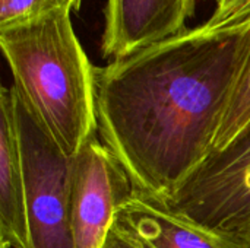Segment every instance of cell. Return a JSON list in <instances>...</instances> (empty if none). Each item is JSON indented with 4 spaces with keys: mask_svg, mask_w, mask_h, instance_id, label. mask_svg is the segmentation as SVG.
<instances>
[{
    "mask_svg": "<svg viewBox=\"0 0 250 248\" xmlns=\"http://www.w3.org/2000/svg\"><path fill=\"white\" fill-rule=\"evenodd\" d=\"M196 0H107L101 56L127 57L188 29Z\"/></svg>",
    "mask_w": 250,
    "mask_h": 248,
    "instance_id": "8992f818",
    "label": "cell"
},
{
    "mask_svg": "<svg viewBox=\"0 0 250 248\" xmlns=\"http://www.w3.org/2000/svg\"><path fill=\"white\" fill-rule=\"evenodd\" d=\"M163 202L211 232H229L250 222V121Z\"/></svg>",
    "mask_w": 250,
    "mask_h": 248,
    "instance_id": "3957f363",
    "label": "cell"
},
{
    "mask_svg": "<svg viewBox=\"0 0 250 248\" xmlns=\"http://www.w3.org/2000/svg\"><path fill=\"white\" fill-rule=\"evenodd\" d=\"M15 98L32 248H75L69 205L72 158L47 136L16 92Z\"/></svg>",
    "mask_w": 250,
    "mask_h": 248,
    "instance_id": "277c9868",
    "label": "cell"
},
{
    "mask_svg": "<svg viewBox=\"0 0 250 248\" xmlns=\"http://www.w3.org/2000/svg\"><path fill=\"white\" fill-rule=\"evenodd\" d=\"M250 0H218L217 7L207 20L212 26H223L239 20L240 13Z\"/></svg>",
    "mask_w": 250,
    "mask_h": 248,
    "instance_id": "8fae6325",
    "label": "cell"
},
{
    "mask_svg": "<svg viewBox=\"0 0 250 248\" xmlns=\"http://www.w3.org/2000/svg\"><path fill=\"white\" fill-rule=\"evenodd\" d=\"M215 1H218V0H215Z\"/></svg>",
    "mask_w": 250,
    "mask_h": 248,
    "instance_id": "9a60e30c",
    "label": "cell"
},
{
    "mask_svg": "<svg viewBox=\"0 0 250 248\" xmlns=\"http://www.w3.org/2000/svg\"><path fill=\"white\" fill-rule=\"evenodd\" d=\"M135 187L111 151L97 137L70 161V227L75 248H101Z\"/></svg>",
    "mask_w": 250,
    "mask_h": 248,
    "instance_id": "5b68a950",
    "label": "cell"
},
{
    "mask_svg": "<svg viewBox=\"0 0 250 248\" xmlns=\"http://www.w3.org/2000/svg\"><path fill=\"white\" fill-rule=\"evenodd\" d=\"M249 53L248 16L97 67L100 140L136 191L167 200L209 156Z\"/></svg>",
    "mask_w": 250,
    "mask_h": 248,
    "instance_id": "6da1fadb",
    "label": "cell"
},
{
    "mask_svg": "<svg viewBox=\"0 0 250 248\" xmlns=\"http://www.w3.org/2000/svg\"><path fill=\"white\" fill-rule=\"evenodd\" d=\"M229 246V248H250V222L242 228L229 231V232H217Z\"/></svg>",
    "mask_w": 250,
    "mask_h": 248,
    "instance_id": "4fadbf2b",
    "label": "cell"
},
{
    "mask_svg": "<svg viewBox=\"0 0 250 248\" xmlns=\"http://www.w3.org/2000/svg\"><path fill=\"white\" fill-rule=\"evenodd\" d=\"M116 224L146 248H229L217 232L180 216L163 200L136 190L120 208Z\"/></svg>",
    "mask_w": 250,
    "mask_h": 248,
    "instance_id": "ba28073f",
    "label": "cell"
},
{
    "mask_svg": "<svg viewBox=\"0 0 250 248\" xmlns=\"http://www.w3.org/2000/svg\"><path fill=\"white\" fill-rule=\"evenodd\" d=\"M250 121V53L236 83L234 92L231 95L230 105L227 108L223 126L217 136L214 151H218L229 145L240 130Z\"/></svg>",
    "mask_w": 250,
    "mask_h": 248,
    "instance_id": "30bf717a",
    "label": "cell"
},
{
    "mask_svg": "<svg viewBox=\"0 0 250 248\" xmlns=\"http://www.w3.org/2000/svg\"><path fill=\"white\" fill-rule=\"evenodd\" d=\"M101 248H146L139 240H136L129 231L122 228L119 224L111 227Z\"/></svg>",
    "mask_w": 250,
    "mask_h": 248,
    "instance_id": "7c38bea8",
    "label": "cell"
},
{
    "mask_svg": "<svg viewBox=\"0 0 250 248\" xmlns=\"http://www.w3.org/2000/svg\"><path fill=\"white\" fill-rule=\"evenodd\" d=\"M248 16H250V1L249 4L243 9V12L240 13V16H239V20H242V19H245V18H248Z\"/></svg>",
    "mask_w": 250,
    "mask_h": 248,
    "instance_id": "5bb4252c",
    "label": "cell"
},
{
    "mask_svg": "<svg viewBox=\"0 0 250 248\" xmlns=\"http://www.w3.org/2000/svg\"><path fill=\"white\" fill-rule=\"evenodd\" d=\"M72 13L60 10L0 31L19 101L69 158L98 133L97 67L75 32Z\"/></svg>",
    "mask_w": 250,
    "mask_h": 248,
    "instance_id": "7a4b0ae2",
    "label": "cell"
},
{
    "mask_svg": "<svg viewBox=\"0 0 250 248\" xmlns=\"http://www.w3.org/2000/svg\"><path fill=\"white\" fill-rule=\"evenodd\" d=\"M0 244L1 248H32L16 98L12 86H3L0 92Z\"/></svg>",
    "mask_w": 250,
    "mask_h": 248,
    "instance_id": "52a82bcc",
    "label": "cell"
},
{
    "mask_svg": "<svg viewBox=\"0 0 250 248\" xmlns=\"http://www.w3.org/2000/svg\"><path fill=\"white\" fill-rule=\"evenodd\" d=\"M82 0H0V31L28 25L60 10L79 12Z\"/></svg>",
    "mask_w": 250,
    "mask_h": 248,
    "instance_id": "9c48e42d",
    "label": "cell"
}]
</instances>
